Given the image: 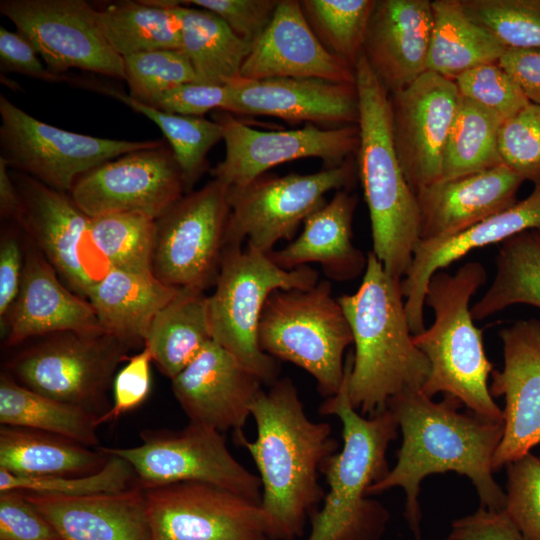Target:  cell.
<instances>
[{
	"label": "cell",
	"mask_w": 540,
	"mask_h": 540,
	"mask_svg": "<svg viewBox=\"0 0 540 540\" xmlns=\"http://www.w3.org/2000/svg\"><path fill=\"white\" fill-rule=\"evenodd\" d=\"M540 230V186L523 200L448 238L420 241L409 270L401 281L405 310L413 335L422 332L426 288L437 271L470 251L503 241L525 231Z\"/></svg>",
	"instance_id": "26"
},
{
	"label": "cell",
	"mask_w": 540,
	"mask_h": 540,
	"mask_svg": "<svg viewBox=\"0 0 540 540\" xmlns=\"http://www.w3.org/2000/svg\"><path fill=\"white\" fill-rule=\"evenodd\" d=\"M432 7L428 71L454 81L472 68L498 62L506 52L496 37L465 14L459 0H434Z\"/></svg>",
	"instance_id": "33"
},
{
	"label": "cell",
	"mask_w": 540,
	"mask_h": 540,
	"mask_svg": "<svg viewBox=\"0 0 540 540\" xmlns=\"http://www.w3.org/2000/svg\"><path fill=\"white\" fill-rule=\"evenodd\" d=\"M258 342L274 359L308 372L328 398L342 386L344 353L353 336L330 282L322 280L308 289L273 291L261 313Z\"/></svg>",
	"instance_id": "7"
},
{
	"label": "cell",
	"mask_w": 540,
	"mask_h": 540,
	"mask_svg": "<svg viewBox=\"0 0 540 540\" xmlns=\"http://www.w3.org/2000/svg\"><path fill=\"white\" fill-rule=\"evenodd\" d=\"M356 167L342 165L310 174L258 177L243 187L229 188L230 213L224 246H247L268 254L280 240H290L301 222L321 208L331 190L349 187Z\"/></svg>",
	"instance_id": "10"
},
{
	"label": "cell",
	"mask_w": 540,
	"mask_h": 540,
	"mask_svg": "<svg viewBox=\"0 0 540 540\" xmlns=\"http://www.w3.org/2000/svg\"><path fill=\"white\" fill-rule=\"evenodd\" d=\"M153 540H271L260 503L201 482L144 489Z\"/></svg>",
	"instance_id": "16"
},
{
	"label": "cell",
	"mask_w": 540,
	"mask_h": 540,
	"mask_svg": "<svg viewBox=\"0 0 540 540\" xmlns=\"http://www.w3.org/2000/svg\"><path fill=\"white\" fill-rule=\"evenodd\" d=\"M213 119L222 127L225 157L211 175L229 188L243 187L280 164L303 158H319L326 168L342 165L357 152L358 125L324 128L307 123L285 131H262L233 114L216 111Z\"/></svg>",
	"instance_id": "15"
},
{
	"label": "cell",
	"mask_w": 540,
	"mask_h": 540,
	"mask_svg": "<svg viewBox=\"0 0 540 540\" xmlns=\"http://www.w3.org/2000/svg\"><path fill=\"white\" fill-rule=\"evenodd\" d=\"M465 14L507 49L540 52V0H459Z\"/></svg>",
	"instance_id": "42"
},
{
	"label": "cell",
	"mask_w": 540,
	"mask_h": 540,
	"mask_svg": "<svg viewBox=\"0 0 540 540\" xmlns=\"http://www.w3.org/2000/svg\"><path fill=\"white\" fill-rule=\"evenodd\" d=\"M269 386L251 405L255 440L242 436L236 441L257 467L270 539L294 540L323 499L319 473L338 444L328 423L307 416L291 379H277Z\"/></svg>",
	"instance_id": "2"
},
{
	"label": "cell",
	"mask_w": 540,
	"mask_h": 540,
	"mask_svg": "<svg viewBox=\"0 0 540 540\" xmlns=\"http://www.w3.org/2000/svg\"><path fill=\"white\" fill-rule=\"evenodd\" d=\"M47 336L14 357L11 377L32 391L101 418L110 409L106 393L114 374L134 346L106 332Z\"/></svg>",
	"instance_id": "9"
},
{
	"label": "cell",
	"mask_w": 540,
	"mask_h": 540,
	"mask_svg": "<svg viewBox=\"0 0 540 540\" xmlns=\"http://www.w3.org/2000/svg\"><path fill=\"white\" fill-rule=\"evenodd\" d=\"M241 78H318L356 84L355 69L321 44L297 0H279L242 65Z\"/></svg>",
	"instance_id": "23"
},
{
	"label": "cell",
	"mask_w": 540,
	"mask_h": 540,
	"mask_svg": "<svg viewBox=\"0 0 540 540\" xmlns=\"http://www.w3.org/2000/svg\"><path fill=\"white\" fill-rule=\"evenodd\" d=\"M0 13L34 47L46 67L75 68L125 80L123 58L107 41L97 9L84 0H1Z\"/></svg>",
	"instance_id": "14"
},
{
	"label": "cell",
	"mask_w": 540,
	"mask_h": 540,
	"mask_svg": "<svg viewBox=\"0 0 540 540\" xmlns=\"http://www.w3.org/2000/svg\"><path fill=\"white\" fill-rule=\"evenodd\" d=\"M460 405L449 396L434 402L421 389L405 390L388 402L387 408L398 423L403 441L395 466L369 487L368 494L403 488L405 516L417 538L420 483L430 474L453 471L465 475L477 490L480 507L490 511L505 509L506 493L492 476L493 456L504 424L471 411L461 413Z\"/></svg>",
	"instance_id": "1"
},
{
	"label": "cell",
	"mask_w": 540,
	"mask_h": 540,
	"mask_svg": "<svg viewBox=\"0 0 540 540\" xmlns=\"http://www.w3.org/2000/svg\"><path fill=\"white\" fill-rule=\"evenodd\" d=\"M229 213L228 186L218 179L186 193L156 219L155 277L178 289L215 284Z\"/></svg>",
	"instance_id": "13"
},
{
	"label": "cell",
	"mask_w": 540,
	"mask_h": 540,
	"mask_svg": "<svg viewBox=\"0 0 540 540\" xmlns=\"http://www.w3.org/2000/svg\"><path fill=\"white\" fill-rule=\"evenodd\" d=\"M318 282V272L307 265L286 270L251 247L224 248L215 290L208 296L213 340L271 385L278 379L279 364L258 342L266 300L277 289H308Z\"/></svg>",
	"instance_id": "8"
},
{
	"label": "cell",
	"mask_w": 540,
	"mask_h": 540,
	"mask_svg": "<svg viewBox=\"0 0 540 540\" xmlns=\"http://www.w3.org/2000/svg\"><path fill=\"white\" fill-rule=\"evenodd\" d=\"M445 540H524L505 511L480 507L475 513L453 521Z\"/></svg>",
	"instance_id": "53"
},
{
	"label": "cell",
	"mask_w": 540,
	"mask_h": 540,
	"mask_svg": "<svg viewBox=\"0 0 540 540\" xmlns=\"http://www.w3.org/2000/svg\"><path fill=\"white\" fill-rule=\"evenodd\" d=\"M99 420L88 410L39 394L1 374V425L46 432L92 447L99 443Z\"/></svg>",
	"instance_id": "36"
},
{
	"label": "cell",
	"mask_w": 540,
	"mask_h": 540,
	"mask_svg": "<svg viewBox=\"0 0 540 540\" xmlns=\"http://www.w3.org/2000/svg\"><path fill=\"white\" fill-rule=\"evenodd\" d=\"M486 279V270L477 261L465 263L454 274L442 270L433 274L425 304L433 309L435 319L430 328L413 335V341L430 366L421 389L424 394L432 398L444 393L481 417L503 422V410L488 387L493 365L485 354L482 331L473 323L470 307L472 296Z\"/></svg>",
	"instance_id": "6"
},
{
	"label": "cell",
	"mask_w": 540,
	"mask_h": 540,
	"mask_svg": "<svg viewBox=\"0 0 540 540\" xmlns=\"http://www.w3.org/2000/svg\"><path fill=\"white\" fill-rule=\"evenodd\" d=\"M354 69L359 96L357 169L370 215L372 252L391 276L402 280L420 242L417 198L396 154L389 92L363 53Z\"/></svg>",
	"instance_id": "5"
},
{
	"label": "cell",
	"mask_w": 540,
	"mask_h": 540,
	"mask_svg": "<svg viewBox=\"0 0 540 540\" xmlns=\"http://www.w3.org/2000/svg\"><path fill=\"white\" fill-rule=\"evenodd\" d=\"M97 472L81 476H21L0 469V492L23 491L56 496H87L112 493L132 487L136 480L130 464L116 455H108Z\"/></svg>",
	"instance_id": "43"
},
{
	"label": "cell",
	"mask_w": 540,
	"mask_h": 540,
	"mask_svg": "<svg viewBox=\"0 0 540 540\" xmlns=\"http://www.w3.org/2000/svg\"><path fill=\"white\" fill-rule=\"evenodd\" d=\"M11 176L23 204L20 227L70 288L87 298L98 281L83 255L91 242L90 217L65 192L19 171Z\"/></svg>",
	"instance_id": "21"
},
{
	"label": "cell",
	"mask_w": 540,
	"mask_h": 540,
	"mask_svg": "<svg viewBox=\"0 0 540 540\" xmlns=\"http://www.w3.org/2000/svg\"><path fill=\"white\" fill-rule=\"evenodd\" d=\"M263 382L214 340L173 379L172 392L190 423L235 439L251 416V405Z\"/></svg>",
	"instance_id": "20"
},
{
	"label": "cell",
	"mask_w": 540,
	"mask_h": 540,
	"mask_svg": "<svg viewBox=\"0 0 540 540\" xmlns=\"http://www.w3.org/2000/svg\"><path fill=\"white\" fill-rule=\"evenodd\" d=\"M531 103L540 104V52L507 49L498 61Z\"/></svg>",
	"instance_id": "55"
},
{
	"label": "cell",
	"mask_w": 540,
	"mask_h": 540,
	"mask_svg": "<svg viewBox=\"0 0 540 540\" xmlns=\"http://www.w3.org/2000/svg\"><path fill=\"white\" fill-rule=\"evenodd\" d=\"M0 540H61L22 491L0 492Z\"/></svg>",
	"instance_id": "49"
},
{
	"label": "cell",
	"mask_w": 540,
	"mask_h": 540,
	"mask_svg": "<svg viewBox=\"0 0 540 540\" xmlns=\"http://www.w3.org/2000/svg\"><path fill=\"white\" fill-rule=\"evenodd\" d=\"M357 197L338 190L333 198L305 221L301 234L286 247L268 253L279 267L291 270L319 263L325 275L349 281L365 272L367 256L353 241L352 221Z\"/></svg>",
	"instance_id": "29"
},
{
	"label": "cell",
	"mask_w": 540,
	"mask_h": 540,
	"mask_svg": "<svg viewBox=\"0 0 540 540\" xmlns=\"http://www.w3.org/2000/svg\"><path fill=\"white\" fill-rule=\"evenodd\" d=\"M95 90L105 93L143 114L154 122L166 137L184 180L185 191H193L195 183L207 171V155L211 148L223 140V131L216 121L199 116L168 113L137 101L120 90L90 83Z\"/></svg>",
	"instance_id": "38"
},
{
	"label": "cell",
	"mask_w": 540,
	"mask_h": 540,
	"mask_svg": "<svg viewBox=\"0 0 540 540\" xmlns=\"http://www.w3.org/2000/svg\"><path fill=\"white\" fill-rule=\"evenodd\" d=\"M514 304L540 308V236L536 230L499 244L496 274L482 298L471 307V314L474 320H482Z\"/></svg>",
	"instance_id": "37"
},
{
	"label": "cell",
	"mask_w": 540,
	"mask_h": 540,
	"mask_svg": "<svg viewBox=\"0 0 540 540\" xmlns=\"http://www.w3.org/2000/svg\"><path fill=\"white\" fill-rule=\"evenodd\" d=\"M132 467L143 489L180 482L216 485L260 503L258 475L229 451L222 433L194 423L178 431H149L134 447H99Z\"/></svg>",
	"instance_id": "12"
},
{
	"label": "cell",
	"mask_w": 540,
	"mask_h": 540,
	"mask_svg": "<svg viewBox=\"0 0 540 540\" xmlns=\"http://www.w3.org/2000/svg\"><path fill=\"white\" fill-rule=\"evenodd\" d=\"M89 235L110 268L153 272L156 219L137 213L92 217Z\"/></svg>",
	"instance_id": "40"
},
{
	"label": "cell",
	"mask_w": 540,
	"mask_h": 540,
	"mask_svg": "<svg viewBox=\"0 0 540 540\" xmlns=\"http://www.w3.org/2000/svg\"><path fill=\"white\" fill-rule=\"evenodd\" d=\"M347 377L345 363L340 390L319 408L340 420L343 447L322 467L329 489L322 507L311 515L307 540H377L388 517L381 504L368 498V489L389 472L386 452L398 423L389 408L369 417L360 414L350 403Z\"/></svg>",
	"instance_id": "4"
},
{
	"label": "cell",
	"mask_w": 540,
	"mask_h": 540,
	"mask_svg": "<svg viewBox=\"0 0 540 540\" xmlns=\"http://www.w3.org/2000/svg\"><path fill=\"white\" fill-rule=\"evenodd\" d=\"M227 88L226 112L231 114L270 116L324 128L358 125L356 84L318 78H240Z\"/></svg>",
	"instance_id": "22"
},
{
	"label": "cell",
	"mask_w": 540,
	"mask_h": 540,
	"mask_svg": "<svg viewBox=\"0 0 540 540\" xmlns=\"http://www.w3.org/2000/svg\"><path fill=\"white\" fill-rule=\"evenodd\" d=\"M502 123L495 114L461 97L445 148L441 179H454L503 164L499 149Z\"/></svg>",
	"instance_id": "39"
},
{
	"label": "cell",
	"mask_w": 540,
	"mask_h": 540,
	"mask_svg": "<svg viewBox=\"0 0 540 540\" xmlns=\"http://www.w3.org/2000/svg\"><path fill=\"white\" fill-rule=\"evenodd\" d=\"M506 467L504 511L524 540H540V458L529 452Z\"/></svg>",
	"instance_id": "46"
},
{
	"label": "cell",
	"mask_w": 540,
	"mask_h": 540,
	"mask_svg": "<svg viewBox=\"0 0 540 540\" xmlns=\"http://www.w3.org/2000/svg\"><path fill=\"white\" fill-rule=\"evenodd\" d=\"M23 493L61 540H153L145 492L138 484L75 497Z\"/></svg>",
	"instance_id": "28"
},
{
	"label": "cell",
	"mask_w": 540,
	"mask_h": 540,
	"mask_svg": "<svg viewBox=\"0 0 540 540\" xmlns=\"http://www.w3.org/2000/svg\"><path fill=\"white\" fill-rule=\"evenodd\" d=\"M19 241L12 233L2 236L0 246V324L7 317L19 295L24 260Z\"/></svg>",
	"instance_id": "54"
},
{
	"label": "cell",
	"mask_w": 540,
	"mask_h": 540,
	"mask_svg": "<svg viewBox=\"0 0 540 540\" xmlns=\"http://www.w3.org/2000/svg\"><path fill=\"white\" fill-rule=\"evenodd\" d=\"M0 158L60 192L99 165L126 153L161 145L163 140L99 138L42 122L0 95Z\"/></svg>",
	"instance_id": "11"
},
{
	"label": "cell",
	"mask_w": 540,
	"mask_h": 540,
	"mask_svg": "<svg viewBox=\"0 0 540 540\" xmlns=\"http://www.w3.org/2000/svg\"><path fill=\"white\" fill-rule=\"evenodd\" d=\"M536 231L538 232V234H539V236H540V230H536Z\"/></svg>",
	"instance_id": "57"
},
{
	"label": "cell",
	"mask_w": 540,
	"mask_h": 540,
	"mask_svg": "<svg viewBox=\"0 0 540 540\" xmlns=\"http://www.w3.org/2000/svg\"><path fill=\"white\" fill-rule=\"evenodd\" d=\"M174 0L117 1L97 10L101 29L117 54L181 50V20Z\"/></svg>",
	"instance_id": "35"
},
{
	"label": "cell",
	"mask_w": 540,
	"mask_h": 540,
	"mask_svg": "<svg viewBox=\"0 0 540 540\" xmlns=\"http://www.w3.org/2000/svg\"><path fill=\"white\" fill-rule=\"evenodd\" d=\"M524 180L504 163L419 190L420 241L459 234L511 207Z\"/></svg>",
	"instance_id": "25"
},
{
	"label": "cell",
	"mask_w": 540,
	"mask_h": 540,
	"mask_svg": "<svg viewBox=\"0 0 540 540\" xmlns=\"http://www.w3.org/2000/svg\"><path fill=\"white\" fill-rule=\"evenodd\" d=\"M433 25L432 1H375L363 54L389 94L428 71Z\"/></svg>",
	"instance_id": "24"
},
{
	"label": "cell",
	"mask_w": 540,
	"mask_h": 540,
	"mask_svg": "<svg viewBox=\"0 0 540 540\" xmlns=\"http://www.w3.org/2000/svg\"><path fill=\"white\" fill-rule=\"evenodd\" d=\"M151 362V353L143 346L141 352L128 358L117 371L113 380V404L100 418V424L115 421L144 402L151 387Z\"/></svg>",
	"instance_id": "50"
},
{
	"label": "cell",
	"mask_w": 540,
	"mask_h": 540,
	"mask_svg": "<svg viewBox=\"0 0 540 540\" xmlns=\"http://www.w3.org/2000/svg\"><path fill=\"white\" fill-rule=\"evenodd\" d=\"M376 0H302V12L321 44L354 68L363 53Z\"/></svg>",
	"instance_id": "41"
},
{
	"label": "cell",
	"mask_w": 540,
	"mask_h": 540,
	"mask_svg": "<svg viewBox=\"0 0 540 540\" xmlns=\"http://www.w3.org/2000/svg\"><path fill=\"white\" fill-rule=\"evenodd\" d=\"M41 252L25 254L17 300L4 327L7 346L62 332H105L90 302L61 284L57 272Z\"/></svg>",
	"instance_id": "27"
},
{
	"label": "cell",
	"mask_w": 540,
	"mask_h": 540,
	"mask_svg": "<svg viewBox=\"0 0 540 540\" xmlns=\"http://www.w3.org/2000/svg\"><path fill=\"white\" fill-rule=\"evenodd\" d=\"M212 340L208 296L180 289L152 320L144 346L162 374L173 379Z\"/></svg>",
	"instance_id": "32"
},
{
	"label": "cell",
	"mask_w": 540,
	"mask_h": 540,
	"mask_svg": "<svg viewBox=\"0 0 540 540\" xmlns=\"http://www.w3.org/2000/svg\"><path fill=\"white\" fill-rule=\"evenodd\" d=\"M460 98L453 80L431 71L389 94L393 142L414 194L442 178L445 148Z\"/></svg>",
	"instance_id": "18"
},
{
	"label": "cell",
	"mask_w": 540,
	"mask_h": 540,
	"mask_svg": "<svg viewBox=\"0 0 540 540\" xmlns=\"http://www.w3.org/2000/svg\"><path fill=\"white\" fill-rule=\"evenodd\" d=\"M461 97L495 114L503 122L531 102L498 62L472 68L454 80Z\"/></svg>",
	"instance_id": "45"
},
{
	"label": "cell",
	"mask_w": 540,
	"mask_h": 540,
	"mask_svg": "<svg viewBox=\"0 0 540 540\" xmlns=\"http://www.w3.org/2000/svg\"><path fill=\"white\" fill-rule=\"evenodd\" d=\"M401 281L371 251L358 290L338 298L355 346L346 358L348 396L367 417L397 394L422 389L429 376V362L413 341Z\"/></svg>",
	"instance_id": "3"
},
{
	"label": "cell",
	"mask_w": 540,
	"mask_h": 540,
	"mask_svg": "<svg viewBox=\"0 0 540 540\" xmlns=\"http://www.w3.org/2000/svg\"><path fill=\"white\" fill-rule=\"evenodd\" d=\"M31 43L20 33L0 26V68L49 82L68 81L66 75L51 72Z\"/></svg>",
	"instance_id": "52"
},
{
	"label": "cell",
	"mask_w": 540,
	"mask_h": 540,
	"mask_svg": "<svg viewBox=\"0 0 540 540\" xmlns=\"http://www.w3.org/2000/svg\"><path fill=\"white\" fill-rule=\"evenodd\" d=\"M71 197L90 218L137 213L158 219L186 193L169 145L126 153L82 175Z\"/></svg>",
	"instance_id": "17"
},
{
	"label": "cell",
	"mask_w": 540,
	"mask_h": 540,
	"mask_svg": "<svg viewBox=\"0 0 540 540\" xmlns=\"http://www.w3.org/2000/svg\"><path fill=\"white\" fill-rule=\"evenodd\" d=\"M279 0H188L218 15L242 40L253 45L269 25Z\"/></svg>",
	"instance_id": "48"
},
{
	"label": "cell",
	"mask_w": 540,
	"mask_h": 540,
	"mask_svg": "<svg viewBox=\"0 0 540 540\" xmlns=\"http://www.w3.org/2000/svg\"><path fill=\"white\" fill-rule=\"evenodd\" d=\"M181 50L189 59L197 82L227 86L241 78L252 45L238 37L215 13L179 4Z\"/></svg>",
	"instance_id": "34"
},
{
	"label": "cell",
	"mask_w": 540,
	"mask_h": 540,
	"mask_svg": "<svg viewBox=\"0 0 540 540\" xmlns=\"http://www.w3.org/2000/svg\"><path fill=\"white\" fill-rule=\"evenodd\" d=\"M499 149L505 165L540 186V104L530 103L502 123Z\"/></svg>",
	"instance_id": "47"
},
{
	"label": "cell",
	"mask_w": 540,
	"mask_h": 540,
	"mask_svg": "<svg viewBox=\"0 0 540 540\" xmlns=\"http://www.w3.org/2000/svg\"><path fill=\"white\" fill-rule=\"evenodd\" d=\"M109 456L54 434L1 425L0 469L21 476H81L99 471Z\"/></svg>",
	"instance_id": "31"
},
{
	"label": "cell",
	"mask_w": 540,
	"mask_h": 540,
	"mask_svg": "<svg viewBox=\"0 0 540 540\" xmlns=\"http://www.w3.org/2000/svg\"><path fill=\"white\" fill-rule=\"evenodd\" d=\"M129 96L150 104L161 93L184 83L197 82L182 50H155L123 57Z\"/></svg>",
	"instance_id": "44"
},
{
	"label": "cell",
	"mask_w": 540,
	"mask_h": 540,
	"mask_svg": "<svg viewBox=\"0 0 540 540\" xmlns=\"http://www.w3.org/2000/svg\"><path fill=\"white\" fill-rule=\"evenodd\" d=\"M228 101L227 86L189 82L161 93L147 105L168 113L203 117L209 111H226Z\"/></svg>",
	"instance_id": "51"
},
{
	"label": "cell",
	"mask_w": 540,
	"mask_h": 540,
	"mask_svg": "<svg viewBox=\"0 0 540 540\" xmlns=\"http://www.w3.org/2000/svg\"><path fill=\"white\" fill-rule=\"evenodd\" d=\"M502 370H493L489 391L504 396L503 436L492 466L498 470L540 444V321L519 320L502 329Z\"/></svg>",
	"instance_id": "19"
},
{
	"label": "cell",
	"mask_w": 540,
	"mask_h": 540,
	"mask_svg": "<svg viewBox=\"0 0 540 540\" xmlns=\"http://www.w3.org/2000/svg\"><path fill=\"white\" fill-rule=\"evenodd\" d=\"M8 165L0 158V213L19 226L23 217V204L18 188L8 171Z\"/></svg>",
	"instance_id": "56"
},
{
	"label": "cell",
	"mask_w": 540,
	"mask_h": 540,
	"mask_svg": "<svg viewBox=\"0 0 540 540\" xmlns=\"http://www.w3.org/2000/svg\"><path fill=\"white\" fill-rule=\"evenodd\" d=\"M179 291L153 272L110 268L91 288L87 300L106 333L135 347L144 346L152 320Z\"/></svg>",
	"instance_id": "30"
}]
</instances>
